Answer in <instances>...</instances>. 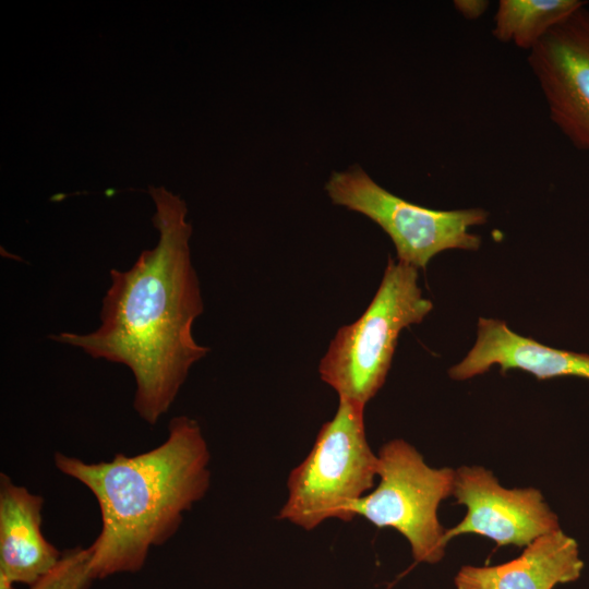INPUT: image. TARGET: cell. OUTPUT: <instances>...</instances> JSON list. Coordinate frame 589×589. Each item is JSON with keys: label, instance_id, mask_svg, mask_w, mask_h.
<instances>
[{"label": "cell", "instance_id": "6da1fadb", "mask_svg": "<svg viewBox=\"0 0 589 589\" xmlns=\"http://www.w3.org/2000/svg\"><path fill=\"white\" fill-rule=\"evenodd\" d=\"M149 193L156 204L157 245L143 251L128 271H110L98 328L50 338L92 358L128 366L135 380L133 407L154 425L209 348L197 344L192 334L204 305L191 261L187 205L163 187H149Z\"/></svg>", "mask_w": 589, "mask_h": 589}, {"label": "cell", "instance_id": "9c48e42d", "mask_svg": "<svg viewBox=\"0 0 589 589\" xmlns=\"http://www.w3.org/2000/svg\"><path fill=\"white\" fill-rule=\"evenodd\" d=\"M495 364L503 373L520 369L539 380L563 375L589 380V354L544 346L513 332L503 321L480 317L472 349L450 368L449 376L464 381L486 372Z\"/></svg>", "mask_w": 589, "mask_h": 589}, {"label": "cell", "instance_id": "5bb4252c", "mask_svg": "<svg viewBox=\"0 0 589 589\" xmlns=\"http://www.w3.org/2000/svg\"><path fill=\"white\" fill-rule=\"evenodd\" d=\"M490 2L486 0H455L453 2L456 11L466 20L473 21L481 17Z\"/></svg>", "mask_w": 589, "mask_h": 589}, {"label": "cell", "instance_id": "9a60e30c", "mask_svg": "<svg viewBox=\"0 0 589 589\" xmlns=\"http://www.w3.org/2000/svg\"><path fill=\"white\" fill-rule=\"evenodd\" d=\"M14 584L5 574L0 572V589H14Z\"/></svg>", "mask_w": 589, "mask_h": 589}, {"label": "cell", "instance_id": "30bf717a", "mask_svg": "<svg viewBox=\"0 0 589 589\" xmlns=\"http://www.w3.org/2000/svg\"><path fill=\"white\" fill-rule=\"evenodd\" d=\"M582 569L577 541L558 529L538 538L509 562L460 567L454 585L456 589H553L577 580Z\"/></svg>", "mask_w": 589, "mask_h": 589}, {"label": "cell", "instance_id": "5b68a950", "mask_svg": "<svg viewBox=\"0 0 589 589\" xmlns=\"http://www.w3.org/2000/svg\"><path fill=\"white\" fill-rule=\"evenodd\" d=\"M378 484L354 507L376 528H393L410 544L416 562L435 564L447 546L437 517L442 501L453 495L456 470L429 466L408 442L395 438L377 453Z\"/></svg>", "mask_w": 589, "mask_h": 589}, {"label": "cell", "instance_id": "7c38bea8", "mask_svg": "<svg viewBox=\"0 0 589 589\" xmlns=\"http://www.w3.org/2000/svg\"><path fill=\"white\" fill-rule=\"evenodd\" d=\"M581 0H501L492 35L531 50L553 27L586 5Z\"/></svg>", "mask_w": 589, "mask_h": 589}, {"label": "cell", "instance_id": "52a82bcc", "mask_svg": "<svg viewBox=\"0 0 589 589\" xmlns=\"http://www.w3.org/2000/svg\"><path fill=\"white\" fill-rule=\"evenodd\" d=\"M453 496L467 509L465 517L446 530V541L458 536H483L497 546H527L560 528L557 515L534 488L508 489L481 466L456 470Z\"/></svg>", "mask_w": 589, "mask_h": 589}, {"label": "cell", "instance_id": "8fae6325", "mask_svg": "<svg viewBox=\"0 0 589 589\" xmlns=\"http://www.w3.org/2000/svg\"><path fill=\"white\" fill-rule=\"evenodd\" d=\"M44 498L0 474V572L13 582L34 585L60 561L41 532Z\"/></svg>", "mask_w": 589, "mask_h": 589}, {"label": "cell", "instance_id": "4fadbf2b", "mask_svg": "<svg viewBox=\"0 0 589 589\" xmlns=\"http://www.w3.org/2000/svg\"><path fill=\"white\" fill-rule=\"evenodd\" d=\"M88 548L67 550L58 564L29 589H88L94 580L89 570Z\"/></svg>", "mask_w": 589, "mask_h": 589}, {"label": "cell", "instance_id": "7a4b0ae2", "mask_svg": "<svg viewBox=\"0 0 589 589\" xmlns=\"http://www.w3.org/2000/svg\"><path fill=\"white\" fill-rule=\"evenodd\" d=\"M208 464L201 426L187 416L171 419L163 444L135 456L88 464L55 454L57 469L84 484L100 509L101 528L88 546L94 580L143 568L149 550L168 541L205 496Z\"/></svg>", "mask_w": 589, "mask_h": 589}, {"label": "cell", "instance_id": "3957f363", "mask_svg": "<svg viewBox=\"0 0 589 589\" xmlns=\"http://www.w3.org/2000/svg\"><path fill=\"white\" fill-rule=\"evenodd\" d=\"M418 278L416 267L389 257L369 306L336 332L318 374L338 398L365 406L384 385L400 332L421 323L433 309Z\"/></svg>", "mask_w": 589, "mask_h": 589}, {"label": "cell", "instance_id": "8992f818", "mask_svg": "<svg viewBox=\"0 0 589 589\" xmlns=\"http://www.w3.org/2000/svg\"><path fill=\"white\" fill-rule=\"evenodd\" d=\"M330 201L360 213L378 225L392 239L397 261L425 268L440 252L476 251L481 238L469 228L483 225L482 208L437 211L410 203L377 184L360 166L334 171L325 184Z\"/></svg>", "mask_w": 589, "mask_h": 589}, {"label": "cell", "instance_id": "277c9868", "mask_svg": "<svg viewBox=\"0 0 589 589\" xmlns=\"http://www.w3.org/2000/svg\"><path fill=\"white\" fill-rule=\"evenodd\" d=\"M364 405L339 398L334 417L320 429L308 456L287 480L288 497L277 519L311 531L327 519L350 522L354 507L377 478L378 457L371 449Z\"/></svg>", "mask_w": 589, "mask_h": 589}, {"label": "cell", "instance_id": "ba28073f", "mask_svg": "<svg viewBox=\"0 0 589 589\" xmlns=\"http://www.w3.org/2000/svg\"><path fill=\"white\" fill-rule=\"evenodd\" d=\"M528 63L550 118L578 149L589 152V10L553 27L530 51Z\"/></svg>", "mask_w": 589, "mask_h": 589}]
</instances>
